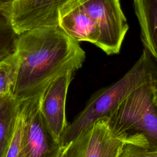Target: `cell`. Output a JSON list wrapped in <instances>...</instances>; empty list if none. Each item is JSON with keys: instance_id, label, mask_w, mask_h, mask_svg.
I'll return each mask as SVG.
<instances>
[{"instance_id": "obj_1", "label": "cell", "mask_w": 157, "mask_h": 157, "mask_svg": "<svg viewBox=\"0 0 157 157\" xmlns=\"http://www.w3.org/2000/svg\"><path fill=\"white\" fill-rule=\"evenodd\" d=\"M12 94L19 101L40 94L56 78L80 69L85 52L59 26H42L19 34Z\"/></svg>"}, {"instance_id": "obj_2", "label": "cell", "mask_w": 157, "mask_h": 157, "mask_svg": "<svg viewBox=\"0 0 157 157\" xmlns=\"http://www.w3.org/2000/svg\"><path fill=\"white\" fill-rule=\"evenodd\" d=\"M58 26L77 42H89L107 55L118 54L129 29L120 0H85L59 18Z\"/></svg>"}, {"instance_id": "obj_3", "label": "cell", "mask_w": 157, "mask_h": 157, "mask_svg": "<svg viewBox=\"0 0 157 157\" xmlns=\"http://www.w3.org/2000/svg\"><path fill=\"white\" fill-rule=\"evenodd\" d=\"M155 81L157 65L144 48L139 59L120 79L91 96L83 110L69 124L60 142L61 147L66 146L96 120L109 115L135 89Z\"/></svg>"}, {"instance_id": "obj_4", "label": "cell", "mask_w": 157, "mask_h": 157, "mask_svg": "<svg viewBox=\"0 0 157 157\" xmlns=\"http://www.w3.org/2000/svg\"><path fill=\"white\" fill-rule=\"evenodd\" d=\"M157 81L140 86L105 116L113 134L125 144L157 151V107L153 88Z\"/></svg>"}, {"instance_id": "obj_5", "label": "cell", "mask_w": 157, "mask_h": 157, "mask_svg": "<svg viewBox=\"0 0 157 157\" xmlns=\"http://www.w3.org/2000/svg\"><path fill=\"white\" fill-rule=\"evenodd\" d=\"M40 94L22 101V129L19 157H58L62 147L40 109Z\"/></svg>"}, {"instance_id": "obj_6", "label": "cell", "mask_w": 157, "mask_h": 157, "mask_svg": "<svg viewBox=\"0 0 157 157\" xmlns=\"http://www.w3.org/2000/svg\"><path fill=\"white\" fill-rule=\"evenodd\" d=\"M85 0H15L11 15L18 34L42 26H58L59 17Z\"/></svg>"}, {"instance_id": "obj_7", "label": "cell", "mask_w": 157, "mask_h": 157, "mask_svg": "<svg viewBox=\"0 0 157 157\" xmlns=\"http://www.w3.org/2000/svg\"><path fill=\"white\" fill-rule=\"evenodd\" d=\"M125 144L113 134L104 117L64 148L69 157H119Z\"/></svg>"}, {"instance_id": "obj_8", "label": "cell", "mask_w": 157, "mask_h": 157, "mask_svg": "<svg viewBox=\"0 0 157 157\" xmlns=\"http://www.w3.org/2000/svg\"><path fill=\"white\" fill-rule=\"evenodd\" d=\"M74 73L69 71L59 75L40 93V112L59 144L69 126L66 117V101Z\"/></svg>"}, {"instance_id": "obj_9", "label": "cell", "mask_w": 157, "mask_h": 157, "mask_svg": "<svg viewBox=\"0 0 157 157\" xmlns=\"http://www.w3.org/2000/svg\"><path fill=\"white\" fill-rule=\"evenodd\" d=\"M144 48L157 63V0H132Z\"/></svg>"}, {"instance_id": "obj_10", "label": "cell", "mask_w": 157, "mask_h": 157, "mask_svg": "<svg viewBox=\"0 0 157 157\" xmlns=\"http://www.w3.org/2000/svg\"><path fill=\"white\" fill-rule=\"evenodd\" d=\"M20 104L12 94L0 96V157H5L13 137Z\"/></svg>"}, {"instance_id": "obj_11", "label": "cell", "mask_w": 157, "mask_h": 157, "mask_svg": "<svg viewBox=\"0 0 157 157\" xmlns=\"http://www.w3.org/2000/svg\"><path fill=\"white\" fill-rule=\"evenodd\" d=\"M18 36L12 26L10 18L0 12V62L16 53Z\"/></svg>"}, {"instance_id": "obj_12", "label": "cell", "mask_w": 157, "mask_h": 157, "mask_svg": "<svg viewBox=\"0 0 157 157\" xmlns=\"http://www.w3.org/2000/svg\"><path fill=\"white\" fill-rule=\"evenodd\" d=\"M17 64L16 53L11 57L0 62V96L12 94Z\"/></svg>"}, {"instance_id": "obj_13", "label": "cell", "mask_w": 157, "mask_h": 157, "mask_svg": "<svg viewBox=\"0 0 157 157\" xmlns=\"http://www.w3.org/2000/svg\"><path fill=\"white\" fill-rule=\"evenodd\" d=\"M22 129V120L19 112L15 131L6 153L5 157H19Z\"/></svg>"}, {"instance_id": "obj_14", "label": "cell", "mask_w": 157, "mask_h": 157, "mask_svg": "<svg viewBox=\"0 0 157 157\" xmlns=\"http://www.w3.org/2000/svg\"><path fill=\"white\" fill-rule=\"evenodd\" d=\"M119 157H157V151H148L135 145L126 144Z\"/></svg>"}, {"instance_id": "obj_15", "label": "cell", "mask_w": 157, "mask_h": 157, "mask_svg": "<svg viewBox=\"0 0 157 157\" xmlns=\"http://www.w3.org/2000/svg\"><path fill=\"white\" fill-rule=\"evenodd\" d=\"M15 1V0H0V12L10 19Z\"/></svg>"}, {"instance_id": "obj_16", "label": "cell", "mask_w": 157, "mask_h": 157, "mask_svg": "<svg viewBox=\"0 0 157 157\" xmlns=\"http://www.w3.org/2000/svg\"><path fill=\"white\" fill-rule=\"evenodd\" d=\"M153 101L157 107V83L155 85L153 88Z\"/></svg>"}, {"instance_id": "obj_17", "label": "cell", "mask_w": 157, "mask_h": 157, "mask_svg": "<svg viewBox=\"0 0 157 157\" xmlns=\"http://www.w3.org/2000/svg\"><path fill=\"white\" fill-rule=\"evenodd\" d=\"M58 157H69L64 147H62V150H61Z\"/></svg>"}]
</instances>
